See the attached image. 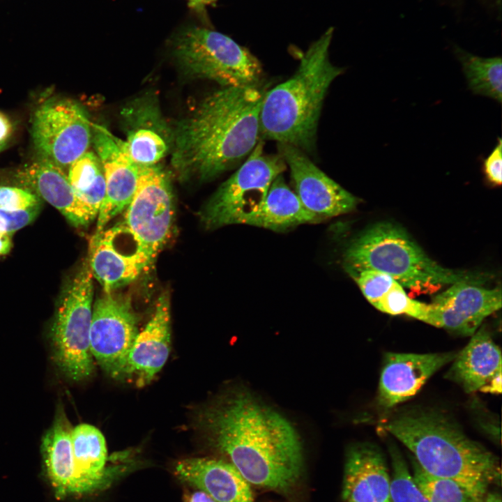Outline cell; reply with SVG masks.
Listing matches in <instances>:
<instances>
[{
	"instance_id": "obj_1",
	"label": "cell",
	"mask_w": 502,
	"mask_h": 502,
	"mask_svg": "<svg viewBox=\"0 0 502 502\" xmlns=\"http://www.w3.org/2000/svg\"><path fill=\"white\" fill-rule=\"evenodd\" d=\"M199 420L209 441L249 483L283 490L298 479L303 451L295 429L245 390L225 395Z\"/></svg>"
},
{
	"instance_id": "obj_2",
	"label": "cell",
	"mask_w": 502,
	"mask_h": 502,
	"mask_svg": "<svg viewBox=\"0 0 502 502\" xmlns=\"http://www.w3.org/2000/svg\"><path fill=\"white\" fill-rule=\"evenodd\" d=\"M259 85L223 87L173 127L172 164L183 178L211 180L244 161L262 139Z\"/></svg>"
},
{
	"instance_id": "obj_3",
	"label": "cell",
	"mask_w": 502,
	"mask_h": 502,
	"mask_svg": "<svg viewBox=\"0 0 502 502\" xmlns=\"http://www.w3.org/2000/svg\"><path fill=\"white\" fill-rule=\"evenodd\" d=\"M384 428L425 472L457 482L473 502H482L489 485L500 480L497 457L440 412L409 409L389 418Z\"/></svg>"
},
{
	"instance_id": "obj_4",
	"label": "cell",
	"mask_w": 502,
	"mask_h": 502,
	"mask_svg": "<svg viewBox=\"0 0 502 502\" xmlns=\"http://www.w3.org/2000/svg\"><path fill=\"white\" fill-rule=\"evenodd\" d=\"M333 33V28L328 29L301 55L296 72L265 91L260 111L261 138L305 153L312 150L325 97L344 71L330 60Z\"/></svg>"
},
{
	"instance_id": "obj_5",
	"label": "cell",
	"mask_w": 502,
	"mask_h": 502,
	"mask_svg": "<svg viewBox=\"0 0 502 502\" xmlns=\"http://www.w3.org/2000/svg\"><path fill=\"white\" fill-rule=\"evenodd\" d=\"M349 272L376 270L402 287L431 293L461 281L481 283L480 275L445 268L429 258L400 227L390 222L376 224L354 239L344 254Z\"/></svg>"
},
{
	"instance_id": "obj_6",
	"label": "cell",
	"mask_w": 502,
	"mask_h": 502,
	"mask_svg": "<svg viewBox=\"0 0 502 502\" xmlns=\"http://www.w3.org/2000/svg\"><path fill=\"white\" fill-rule=\"evenodd\" d=\"M173 56L184 73L209 79L222 87L259 85L262 67L248 49L229 36L211 29L189 26L172 44Z\"/></svg>"
},
{
	"instance_id": "obj_7",
	"label": "cell",
	"mask_w": 502,
	"mask_h": 502,
	"mask_svg": "<svg viewBox=\"0 0 502 502\" xmlns=\"http://www.w3.org/2000/svg\"><path fill=\"white\" fill-rule=\"evenodd\" d=\"M93 279L87 258L64 286L50 330L54 362L75 381L87 379L94 369L89 335Z\"/></svg>"
},
{
	"instance_id": "obj_8",
	"label": "cell",
	"mask_w": 502,
	"mask_h": 502,
	"mask_svg": "<svg viewBox=\"0 0 502 502\" xmlns=\"http://www.w3.org/2000/svg\"><path fill=\"white\" fill-rule=\"evenodd\" d=\"M287 169L280 154H267L261 139L241 167L221 185L200 211L206 229L247 225L259 210L273 181Z\"/></svg>"
},
{
	"instance_id": "obj_9",
	"label": "cell",
	"mask_w": 502,
	"mask_h": 502,
	"mask_svg": "<svg viewBox=\"0 0 502 502\" xmlns=\"http://www.w3.org/2000/svg\"><path fill=\"white\" fill-rule=\"evenodd\" d=\"M174 213L166 174L156 165L141 167L135 193L121 225L152 262L172 234Z\"/></svg>"
},
{
	"instance_id": "obj_10",
	"label": "cell",
	"mask_w": 502,
	"mask_h": 502,
	"mask_svg": "<svg viewBox=\"0 0 502 502\" xmlns=\"http://www.w3.org/2000/svg\"><path fill=\"white\" fill-rule=\"evenodd\" d=\"M31 135L39 158L64 170L87 151L92 123L76 102L49 100L36 110Z\"/></svg>"
},
{
	"instance_id": "obj_11",
	"label": "cell",
	"mask_w": 502,
	"mask_h": 502,
	"mask_svg": "<svg viewBox=\"0 0 502 502\" xmlns=\"http://www.w3.org/2000/svg\"><path fill=\"white\" fill-rule=\"evenodd\" d=\"M138 317L129 297L105 293L92 307L90 349L101 368L122 379L129 351L139 333Z\"/></svg>"
},
{
	"instance_id": "obj_12",
	"label": "cell",
	"mask_w": 502,
	"mask_h": 502,
	"mask_svg": "<svg viewBox=\"0 0 502 502\" xmlns=\"http://www.w3.org/2000/svg\"><path fill=\"white\" fill-rule=\"evenodd\" d=\"M461 281L451 284L429 303L427 324L461 336H471L483 320L501 307L500 289Z\"/></svg>"
},
{
	"instance_id": "obj_13",
	"label": "cell",
	"mask_w": 502,
	"mask_h": 502,
	"mask_svg": "<svg viewBox=\"0 0 502 502\" xmlns=\"http://www.w3.org/2000/svg\"><path fill=\"white\" fill-rule=\"evenodd\" d=\"M279 154L289 167L295 192L310 212L322 220L353 211L358 199L321 171L303 151L277 144Z\"/></svg>"
},
{
	"instance_id": "obj_14",
	"label": "cell",
	"mask_w": 502,
	"mask_h": 502,
	"mask_svg": "<svg viewBox=\"0 0 502 502\" xmlns=\"http://www.w3.org/2000/svg\"><path fill=\"white\" fill-rule=\"evenodd\" d=\"M121 114L126 148L137 165H156L171 152L173 128L162 116L155 96L144 95L133 100Z\"/></svg>"
},
{
	"instance_id": "obj_15",
	"label": "cell",
	"mask_w": 502,
	"mask_h": 502,
	"mask_svg": "<svg viewBox=\"0 0 502 502\" xmlns=\"http://www.w3.org/2000/svg\"><path fill=\"white\" fill-rule=\"evenodd\" d=\"M457 353H386L379 383V406L388 410L413 397L433 374L453 360Z\"/></svg>"
},
{
	"instance_id": "obj_16",
	"label": "cell",
	"mask_w": 502,
	"mask_h": 502,
	"mask_svg": "<svg viewBox=\"0 0 502 502\" xmlns=\"http://www.w3.org/2000/svg\"><path fill=\"white\" fill-rule=\"evenodd\" d=\"M170 346V296L165 291L158 298L152 317L134 341L122 379H133L138 386L149 383L166 363Z\"/></svg>"
},
{
	"instance_id": "obj_17",
	"label": "cell",
	"mask_w": 502,
	"mask_h": 502,
	"mask_svg": "<svg viewBox=\"0 0 502 502\" xmlns=\"http://www.w3.org/2000/svg\"><path fill=\"white\" fill-rule=\"evenodd\" d=\"M446 379L467 393L501 392V353L485 327L479 328L452 361Z\"/></svg>"
},
{
	"instance_id": "obj_18",
	"label": "cell",
	"mask_w": 502,
	"mask_h": 502,
	"mask_svg": "<svg viewBox=\"0 0 502 502\" xmlns=\"http://www.w3.org/2000/svg\"><path fill=\"white\" fill-rule=\"evenodd\" d=\"M21 187L56 208L75 227H86L96 218L75 194L64 170L42 158L17 170Z\"/></svg>"
},
{
	"instance_id": "obj_19",
	"label": "cell",
	"mask_w": 502,
	"mask_h": 502,
	"mask_svg": "<svg viewBox=\"0 0 502 502\" xmlns=\"http://www.w3.org/2000/svg\"><path fill=\"white\" fill-rule=\"evenodd\" d=\"M386 458L375 445L361 443L347 452L342 496L346 502H392Z\"/></svg>"
},
{
	"instance_id": "obj_20",
	"label": "cell",
	"mask_w": 502,
	"mask_h": 502,
	"mask_svg": "<svg viewBox=\"0 0 502 502\" xmlns=\"http://www.w3.org/2000/svg\"><path fill=\"white\" fill-rule=\"evenodd\" d=\"M88 261L92 275L105 293L135 280L151 261L141 252L125 251L119 245L112 228L95 232L90 240Z\"/></svg>"
},
{
	"instance_id": "obj_21",
	"label": "cell",
	"mask_w": 502,
	"mask_h": 502,
	"mask_svg": "<svg viewBox=\"0 0 502 502\" xmlns=\"http://www.w3.org/2000/svg\"><path fill=\"white\" fill-rule=\"evenodd\" d=\"M174 474L215 502H254L250 483L231 463L208 458L178 461Z\"/></svg>"
},
{
	"instance_id": "obj_22",
	"label": "cell",
	"mask_w": 502,
	"mask_h": 502,
	"mask_svg": "<svg viewBox=\"0 0 502 502\" xmlns=\"http://www.w3.org/2000/svg\"><path fill=\"white\" fill-rule=\"evenodd\" d=\"M71 425L61 409L45 433L41 452L45 470L57 498L75 494V470Z\"/></svg>"
},
{
	"instance_id": "obj_23",
	"label": "cell",
	"mask_w": 502,
	"mask_h": 502,
	"mask_svg": "<svg viewBox=\"0 0 502 502\" xmlns=\"http://www.w3.org/2000/svg\"><path fill=\"white\" fill-rule=\"evenodd\" d=\"M75 470V494L89 493L106 485L111 475L106 469L105 437L96 427L80 424L71 432Z\"/></svg>"
},
{
	"instance_id": "obj_24",
	"label": "cell",
	"mask_w": 502,
	"mask_h": 502,
	"mask_svg": "<svg viewBox=\"0 0 502 502\" xmlns=\"http://www.w3.org/2000/svg\"><path fill=\"white\" fill-rule=\"evenodd\" d=\"M321 220L305 208L281 174L271 183L259 210L247 225L281 231Z\"/></svg>"
},
{
	"instance_id": "obj_25",
	"label": "cell",
	"mask_w": 502,
	"mask_h": 502,
	"mask_svg": "<svg viewBox=\"0 0 502 502\" xmlns=\"http://www.w3.org/2000/svg\"><path fill=\"white\" fill-rule=\"evenodd\" d=\"M67 176L76 196L97 218L106 191L105 178L97 155L87 151L68 167Z\"/></svg>"
},
{
	"instance_id": "obj_26",
	"label": "cell",
	"mask_w": 502,
	"mask_h": 502,
	"mask_svg": "<svg viewBox=\"0 0 502 502\" xmlns=\"http://www.w3.org/2000/svg\"><path fill=\"white\" fill-rule=\"evenodd\" d=\"M454 52L462 66L468 87L475 95L502 100V61L500 56L483 58L455 45Z\"/></svg>"
},
{
	"instance_id": "obj_27",
	"label": "cell",
	"mask_w": 502,
	"mask_h": 502,
	"mask_svg": "<svg viewBox=\"0 0 502 502\" xmlns=\"http://www.w3.org/2000/svg\"><path fill=\"white\" fill-rule=\"evenodd\" d=\"M412 466L413 480L428 502H473L457 482L427 473L414 459Z\"/></svg>"
},
{
	"instance_id": "obj_28",
	"label": "cell",
	"mask_w": 502,
	"mask_h": 502,
	"mask_svg": "<svg viewBox=\"0 0 502 502\" xmlns=\"http://www.w3.org/2000/svg\"><path fill=\"white\" fill-rule=\"evenodd\" d=\"M392 464L390 495L392 502H428L413 480L400 450L390 446Z\"/></svg>"
},
{
	"instance_id": "obj_29",
	"label": "cell",
	"mask_w": 502,
	"mask_h": 502,
	"mask_svg": "<svg viewBox=\"0 0 502 502\" xmlns=\"http://www.w3.org/2000/svg\"><path fill=\"white\" fill-rule=\"evenodd\" d=\"M379 311L392 314H406L427 324L429 305L410 298L399 283L393 286L374 305Z\"/></svg>"
},
{
	"instance_id": "obj_30",
	"label": "cell",
	"mask_w": 502,
	"mask_h": 502,
	"mask_svg": "<svg viewBox=\"0 0 502 502\" xmlns=\"http://www.w3.org/2000/svg\"><path fill=\"white\" fill-rule=\"evenodd\" d=\"M367 301L373 306L397 282L389 275L376 270L349 272Z\"/></svg>"
},
{
	"instance_id": "obj_31",
	"label": "cell",
	"mask_w": 502,
	"mask_h": 502,
	"mask_svg": "<svg viewBox=\"0 0 502 502\" xmlns=\"http://www.w3.org/2000/svg\"><path fill=\"white\" fill-rule=\"evenodd\" d=\"M41 199L31 192L13 186H0V209L40 208Z\"/></svg>"
},
{
	"instance_id": "obj_32",
	"label": "cell",
	"mask_w": 502,
	"mask_h": 502,
	"mask_svg": "<svg viewBox=\"0 0 502 502\" xmlns=\"http://www.w3.org/2000/svg\"><path fill=\"white\" fill-rule=\"evenodd\" d=\"M40 208L28 209H0V231L13 234L31 223L37 217Z\"/></svg>"
},
{
	"instance_id": "obj_33",
	"label": "cell",
	"mask_w": 502,
	"mask_h": 502,
	"mask_svg": "<svg viewBox=\"0 0 502 502\" xmlns=\"http://www.w3.org/2000/svg\"><path fill=\"white\" fill-rule=\"evenodd\" d=\"M482 172L486 181L491 185L499 186L502 183V139L498 137L492 153L482 161Z\"/></svg>"
},
{
	"instance_id": "obj_34",
	"label": "cell",
	"mask_w": 502,
	"mask_h": 502,
	"mask_svg": "<svg viewBox=\"0 0 502 502\" xmlns=\"http://www.w3.org/2000/svg\"><path fill=\"white\" fill-rule=\"evenodd\" d=\"M13 132V125L9 118L0 112V151L6 146Z\"/></svg>"
},
{
	"instance_id": "obj_35",
	"label": "cell",
	"mask_w": 502,
	"mask_h": 502,
	"mask_svg": "<svg viewBox=\"0 0 502 502\" xmlns=\"http://www.w3.org/2000/svg\"><path fill=\"white\" fill-rule=\"evenodd\" d=\"M184 502H215L208 494L199 490L185 496Z\"/></svg>"
},
{
	"instance_id": "obj_36",
	"label": "cell",
	"mask_w": 502,
	"mask_h": 502,
	"mask_svg": "<svg viewBox=\"0 0 502 502\" xmlns=\"http://www.w3.org/2000/svg\"><path fill=\"white\" fill-rule=\"evenodd\" d=\"M12 245V235L0 231V256L7 254Z\"/></svg>"
},
{
	"instance_id": "obj_37",
	"label": "cell",
	"mask_w": 502,
	"mask_h": 502,
	"mask_svg": "<svg viewBox=\"0 0 502 502\" xmlns=\"http://www.w3.org/2000/svg\"><path fill=\"white\" fill-rule=\"evenodd\" d=\"M217 0H188V6L197 10H201L206 6L214 3Z\"/></svg>"
},
{
	"instance_id": "obj_38",
	"label": "cell",
	"mask_w": 502,
	"mask_h": 502,
	"mask_svg": "<svg viewBox=\"0 0 502 502\" xmlns=\"http://www.w3.org/2000/svg\"><path fill=\"white\" fill-rule=\"evenodd\" d=\"M482 502H501V497L496 492L487 493Z\"/></svg>"
}]
</instances>
